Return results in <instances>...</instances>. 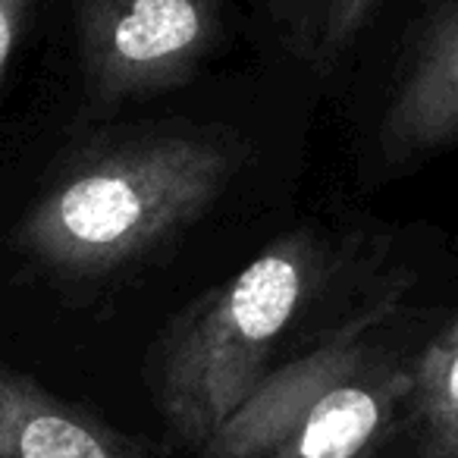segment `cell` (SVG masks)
<instances>
[{"mask_svg": "<svg viewBox=\"0 0 458 458\" xmlns=\"http://www.w3.org/2000/svg\"><path fill=\"white\" fill-rule=\"evenodd\" d=\"M242 164V141L189 123L101 139L41 189L16 242L54 274H116L198 220Z\"/></svg>", "mask_w": 458, "mask_h": 458, "instance_id": "1", "label": "cell"}, {"mask_svg": "<svg viewBox=\"0 0 458 458\" xmlns=\"http://www.w3.org/2000/svg\"><path fill=\"white\" fill-rule=\"evenodd\" d=\"M324 276V245L293 229L210 289L160 343L157 402L182 443L204 449L223 420L264 380L270 352Z\"/></svg>", "mask_w": 458, "mask_h": 458, "instance_id": "2", "label": "cell"}, {"mask_svg": "<svg viewBox=\"0 0 458 458\" xmlns=\"http://www.w3.org/2000/svg\"><path fill=\"white\" fill-rule=\"evenodd\" d=\"M352 320L283 364L204 443V458H370L411 395V364Z\"/></svg>", "mask_w": 458, "mask_h": 458, "instance_id": "3", "label": "cell"}, {"mask_svg": "<svg viewBox=\"0 0 458 458\" xmlns=\"http://www.w3.org/2000/svg\"><path fill=\"white\" fill-rule=\"evenodd\" d=\"M223 32V0H76L85 91L98 107L176 89Z\"/></svg>", "mask_w": 458, "mask_h": 458, "instance_id": "4", "label": "cell"}, {"mask_svg": "<svg viewBox=\"0 0 458 458\" xmlns=\"http://www.w3.org/2000/svg\"><path fill=\"white\" fill-rule=\"evenodd\" d=\"M458 141V0H439L408 54L386 116L380 123V148L389 160Z\"/></svg>", "mask_w": 458, "mask_h": 458, "instance_id": "5", "label": "cell"}, {"mask_svg": "<svg viewBox=\"0 0 458 458\" xmlns=\"http://www.w3.org/2000/svg\"><path fill=\"white\" fill-rule=\"evenodd\" d=\"M0 458H154L35 377L0 364Z\"/></svg>", "mask_w": 458, "mask_h": 458, "instance_id": "6", "label": "cell"}, {"mask_svg": "<svg viewBox=\"0 0 458 458\" xmlns=\"http://www.w3.org/2000/svg\"><path fill=\"white\" fill-rule=\"evenodd\" d=\"M418 458H458V318H452L411 361Z\"/></svg>", "mask_w": 458, "mask_h": 458, "instance_id": "7", "label": "cell"}, {"mask_svg": "<svg viewBox=\"0 0 458 458\" xmlns=\"http://www.w3.org/2000/svg\"><path fill=\"white\" fill-rule=\"evenodd\" d=\"M377 4L380 0H327L324 26H320V45L314 60H320L324 66L333 64L352 45V38L364 29L368 16L377 10Z\"/></svg>", "mask_w": 458, "mask_h": 458, "instance_id": "8", "label": "cell"}, {"mask_svg": "<svg viewBox=\"0 0 458 458\" xmlns=\"http://www.w3.org/2000/svg\"><path fill=\"white\" fill-rule=\"evenodd\" d=\"M324 10L327 0H270V13H274L283 38L305 60L318 57Z\"/></svg>", "mask_w": 458, "mask_h": 458, "instance_id": "9", "label": "cell"}, {"mask_svg": "<svg viewBox=\"0 0 458 458\" xmlns=\"http://www.w3.org/2000/svg\"><path fill=\"white\" fill-rule=\"evenodd\" d=\"M35 0H0V79L7 72L20 35L26 29V20L32 13Z\"/></svg>", "mask_w": 458, "mask_h": 458, "instance_id": "10", "label": "cell"}]
</instances>
